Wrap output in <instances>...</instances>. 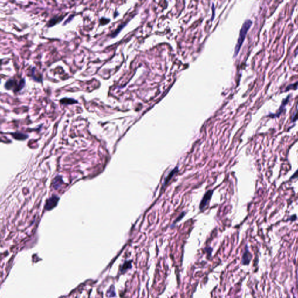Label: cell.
<instances>
[{
  "instance_id": "obj_13",
  "label": "cell",
  "mask_w": 298,
  "mask_h": 298,
  "mask_svg": "<svg viewBox=\"0 0 298 298\" xmlns=\"http://www.w3.org/2000/svg\"><path fill=\"white\" fill-rule=\"evenodd\" d=\"M298 120V110L293 115L291 119V122H295Z\"/></svg>"
},
{
  "instance_id": "obj_4",
  "label": "cell",
  "mask_w": 298,
  "mask_h": 298,
  "mask_svg": "<svg viewBox=\"0 0 298 298\" xmlns=\"http://www.w3.org/2000/svg\"><path fill=\"white\" fill-rule=\"evenodd\" d=\"M65 15H56L51 18L47 23V27H53L56 25L60 23L64 19Z\"/></svg>"
},
{
  "instance_id": "obj_14",
  "label": "cell",
  "mask_w": 298,
  "mask_h": 298,
  "mask_svg": "<svg viewBox=\"0 0 298 298\" xmlns=\"http://www.w3.org/2000/svg\"><path fill=\"white\" fill-rule=\"evenodd\" d=\"M298 178V169L295 171V173L292 175L290 180H295Z\"/></svg>"
},
{
  "instance_id": "obj_6",
  "label": "cell",
  "mask_w": 298,
  "mask_h": 298,
  "mask_svg": "<svg viewBox=\"0 0 298 298\" xmlns=\"http://www.w3.org/2000/svg\"><path fill=\"white\" fill-rule=\"evenodd\" d=\"M60 104L63 105H69L77 104L78 101L72 98L63 97L60 100Z\"/></svg>"
},
{
  "instance_id": "obj_10",
  "label": "cell",
  "mask_w": 298,
  "mask_h": 298,
  "mask_svg": "<svg viewBox=\"0 0 298 298\" xmlns=\"http://www.w3.org/2000/svg\"><path fill=\"white\" fill-rule=\"evenodd\" d=\"M125 24H121V25H119V26H118V28H117V29H116L115 31H114V32H112V33L111 35V37H112V38H115V37H116V36H117V35L119 33L120 31H121V30L123 29V28L124 27V26H125Z\"/></svg>"
},
{
  "instance_id": "obj_9",
  "label": "cell",
  "mask_w": 298,
  "mask_h": 298,
  "mask_svg": "<svg viewBox=\"0 0 298 298\" xmlns=\"http://www.w3.org/2000/svg\"><path fill=\"white\" fill-rule=\"evenodd\" d=\"M178 171V168H175V169H173V170L170 173L168 174V175L166 176V178L165 179V182H164V185H166L168 183V182L170 181V180H171V178H173V175L175 174V173Z\"/></svg>"
},
{
  "instance_id": "obj_15",
  "label": "cell",
  "mask_w": 298,
  "mask_h": 298,
  "mask_svg": "<svg viewBox=\"0 0 298 298\" xmlns=\"http://www.w3.org/2000/svg\"><path fill=\"white\" fill-rule=\"evenodd\" d=\"M74 16H75L74 15H71L70 16V17H69V18H68V19H67V21L65 22V23H64V24H63V25H66V24H67L68 23H69L70 22V21H72V20L73 19V18H74Z\"/></svg>"
},
{
  "instance_id": "obj_1",
  "label": "cell",
  "mask_w": 298,
  "mask_h": 298,
  "mask_svg": "<svg viewBox=\"0 0 298 298\" xmlns=\"http://www.w3.org/2000/svg\"><path fill=\"white\" fill-rule=\"evenodd\" d=\"M252 25V21H250L249 19H248V20L245 21V22L243 23L242 28L241 29V31H240L239 36L238 42L236 43L235 48L234 55V57H236V56L238 54V53L240 51V49L242 47L243 43L245 39L247 33L249 31Z\"/></svg>"
},
{
  "instance_id": "obj_12",
  "label": "cell",
  "mask_w": 298,
  "mask_h": 298,
  "mask_svg": "<svg viewBox=\"0 0 298 298\" xmlns=\"http://www.w3.org/2000/svg\"><path fill=\"white\" fill-rule=\"evenodd\" d=\"M110 22V19L109 18H107L105 17H101L100 19V21H99V22H100V25L101 26H104V25H106L107 24H108L109 22Z\"/></svg>"
},
{
  "instance_id": "obj_5",
  "label": "cell",
  "mask_w": 298,
  "mask_h": 298,
  "mask_svg": "<svg viewBox=\"0 0 298 298\" xmlns=\"http://www.w3.org/2000/svg\"><path fill=\"white\" fill-rule=\"evenodd\" d=\"M213 191L212 190H208L207 192L203 196V198L202 199L200 204V209L203 210L206 207L207 204L208 203V201H210L212 195H213Z\"/></svg>"
},
{
  "instance_id": "obj_2",
  "label": "cell",
  "mask_w": 298,
  "mask_h": 298,
  "mask_svg": "<svg viewBox=\"0 0 298 298\" xmlns=\"http://www.w3.org/2000/svg\"><path fill=\"white\" fill-rule=\"evenodd\" d=\"M25 84V78H22L19 80H17L15 79H9L5 82L4 87L7 90H12L14 93H17L24 88Z\"/></svg>"
},
{
  "instance_id": "obj_11",
  "label": "cell",
  "mask_w": 298,
  "mask_h": 298,
  "mask_svg": "<svg viewBox=\"0 0 298 298\" xmlns=\"http://www.w3.org/2000/svg\"><path fill=\"white\" fill-rule=\"evenodd\" d=\"M298 89V82H296L295 83H292L289 85H288L286 88H285V91H287L288 90H296Z\"/></svg>"
},
{
  "instance_id": "obj_7",
  "label": "cell",
  "mask_w": 298,
  "mask_h": 298,
  "mask_svg": "<svg viewBox=\"0 0 298 298\" xmlns=\"http://www.w3.org/2000/svg\"><path fill=\"white\" fill-rule=\"evenodd\" d=\"M35 71H36V68L33 67L32 68V70H31V73L30 75V77H32V79L35 82H38V83H42L43 82V76H42V74H40L39 75L36 76L35 75Z\"/></svg>"
},
{
  "instance_id": "obj_8",
  "label": "cell",
  "mask_w": 298,
  "mask_h": 298,
  "mask_svg": "<svg viewBox=\"0 0 298 298\" xmlns=\"http://www.w3.org/2000/svg\"><path fill=\"white\" fill-rule=\"evenodd\" d=\"M252 256L251 254L250 253L249 251L246 249L245 252L244 253L242 257V264L244 265H247L249 263L250 261L251 260Z\"/></svg>"
},
{
  "instance_id": "obj_3",
  "label": "cell",
  "mask_w": 298,
  "mask_h": 298,
  "mask_svg": "<svg viewBox=\"0 0 298 298\" xmlns=\"http://www.w3.org/2000/svg\"><path fill=\"white\" fill-rule=\"evenodd\" d=\"M289 98H290V95L288 96L286 98H285V99H284L283 100L281 105V106L279 107V110L277 112L276 114H269L268 115V117L273 118L279 117L281 115V114L283 113V112L284 111L285 107H286V105L288 104V101L289 100Z\"/></svg>"
}]
</instances>
